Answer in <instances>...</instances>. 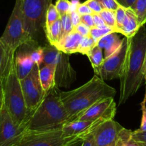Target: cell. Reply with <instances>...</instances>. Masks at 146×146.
Instances as JSON below:
<instances>
[{
	"mask_svg": "<svg viewBox=\"0 0 146 146\" xmlns=\"http://www.w3.org/2000/svg\"><path fill=\"white\" fill-rule=\"evenodd\" d=\"M146 54V27L143 26L132 38L129 46L120 80L119 105H123L135 95L144 80V64Z\"/></svg>",
	"mask_w": 146,
	"mask_h": 146,
	"instance_id": "6da1fadb",
	"label": "cell"
},
{
	"mask_svg": "<svg viewBox=\"0 0 146 146\" xmlns=\"http://www.w3.org/2000/svg\"><path fill=\"white\" fill-rule=\"evenodd\" d=\"M116 90L108 85L98 75L82 86L70 91H62L61 100L70 117V122L75 120L90 107L107 98H114Z\"/></svg>",
	"mask_w": 146,
	"mask_h": 146,
	"instance_id": "7a4b0ae2",
	"label": "cell"
},
{
	"mask_svg": "<svg viewBox=\"0 0 146 146\" xmlns=\"http://www.w3.org/2000/svg\"><path fill=\"white\" fill-rule=\"evenodd\" d=\"M60 93L56 86L46 92L40 105L28 113L25 123L27 130L46 131L62 129L66 123L70 122Z\"/></svg>",
	"mask_w": 146,
	"mask_h": 146,
	"instance_id": "3957f363",
	"label": "cell"
},
{
	"mask_svg": "<svg viewBox=\"0 0 146 146\" xmlns=\"http://www.w3.org/2000/svg\"><path fill=\"white\" fill-rule=\"evenodd\" d=\"M2 83L4 102L7 109L15 122L25 125L27 117L28 110L15 64L7 76L2 80Z\"/></svg>",
	"mask_w": 146,
	"mask_h": 146,
	"instance_id": "277c9868",
	"label": "cell"
},
{
	"mask_svg": "<svg viewBox=\"0 0 146 146\" xmlns=\"http://www.w3.org/2000/svg\"><path fill=\"white\" fill-rule=\"evenodd\" d=\"M25 28L29 36L39 43L45 35L46 14L52 0H21Z\"/></svg>",
	"mask_w": 146,
	"mask_h": 146,
	"instance_id": "5b68a950",
	"label": "cell"
},
{
	"mask_svg": "<svg viewBox=\"0 0 146 146\" xmlns=\"http://www.w3.org/2000/svg\"><path fill=\"white\" fill-rule=\"evenodd\" d=\"M42 47V64H50L54 67L55 86L58 88H69L76 80V72L70 62V54L60 51L50 44H45Z\"/></svg>",
	"mask_w": 146,
	"mask_h": 146,
	"instance_id": "8992f818",
	"label": "cell"
},
{
	"mask_svg": "<svg viewBox=\"0 0 146 146\" xmlns=\"http://www.w3.org/2000/svg\"><path fill=\"white\" fill-rule=\"evenodd\" d=\"M0 39L7 47L15 52L22 44L32 41L25 30L21 0H16L5 32Z\"/></svg>",
	"mask_w": 146,
	"mask_h": 146,
	"instance_id": "52a82bcc",
	"label": "cell"
},
{
	"mask_svg": "<svg viewBox=\"0 0 146 146\" xmlns=\"http://www.w3.org/2000/svg\"><path fill=\"white\" fill-rule=\"evenodd\" d=\"M81 139H84V137H66L63 134L62 128L46 131L27 130L16 146H67Z\"/></svg>",
	"mask_w": 146,
	"mask_h": 146,
	"instance_id": "ba28073f",
	"label": "cell"
},
{
	"mask_svg": "<svg viewBox=\"0 0 146 146\" xmlns=\"http://www.w3.org/2000/svg\"><path fill=\"white\" fill-rule=\"evenodd\" d=\"M25 125L15 122L6 106H2L0 112V146H16L27 132Z\"/></svg>",
	"mask_w": 146,
	"mask_h": 146,
	"instance_id": "9c48e42d",
	"label": "cell"
},
{
	"mask_svg": "<svg viewBox=\"0 0 146 146\" xmlns=\"http://www.w3.org/2000/svg\"><path fill=\"white\" fill-rule=\"evenodd\" d=\"M40 67L36 64H35L29 75L20 80L28 113L40 105L46 94L40 82L39 75Z\"/></svg>",
	"mask_w": 146,
	"mask_h": 146,
	"instance_id": "30bf717a",
	"label": "cell"
},
{
	"mask_svg": "<svg viewBox=\"0 0 146 146\" xmlns=\"http://www.w3.org/2000/svg\"><path fill=\"white\" fill-rule=\"evenodd\" d=\"M129 46V39L125 36L119 48L113 54L104 59L100 78L104 81H110L121 77Z\"/></svg>",
	"mask_w": 146,
	"mask_h": 146,
	"instance_id": "8fae6325",
	"label": "cell"
},
{
	"mask_svg": "<svg viewBox=\"0 0 146 146\" xmlns=\"http://www.w3.org/2000/svg\"><path fill=\"white\" fill-rule=\"evenodd\" d=\"M117 111L114 98H107L97 102L80 115L75 120H113Z\"/></svg>",
	"mask_w": 146,
	"mask_h": 146,
	"instance_id": "7c38bea8",
	"label": "cell"
},
{
	"mask_svg": "<svg viewBox=\"0 0 146 146\" xmlns=\"http://www.w3.org/2000/svg\"><path fill=\"white\" fill-rule=\"evenodd\" d=\"M123 127L114 120L102 122L94 130V146H115Z\"/></svg>",
	"mask_w": 146,
	"mask_h": 146,
	"instance_id": "4fadbf2b",
	"label": "cell"
},
{
	"mask_svg": "<svg viewBox=\"0 0 146 146\" xmlns=\"http://www.w3.org/2000/svg\"><path fill=\"white\" fill-rule=\"evenodd\" d=\"M30 42L22 44L15 52V66L19 80H23L29 75L35 64L29 54V43Z\"/></svg>",
	"mask_w": 146,
	"mask_h": 146,
	"instance_id": "5bb4252c",
	"label": "cell"
},
{
	"mask_svg": "<svg viewBox=\"0 0 146 146\" xmlns=\"http://www.w3.org/2000/svg\"><path fill=\"white\" fill-rule=\"evenodd\" d=\"M103 120H73L66 123L62 127L63 134L66 137L72 136H82L85 135L92 132L97 126L99 125Z\"/></svg>",
	"mask_w": 146,
	"mask_h": 146,
	"instance_id": "9a60e30c",
	"label": "cell"
},
{
	"mask_svg": "<svg viewBox=\"0 0 146 146\" xmlns=\"http://www.w3.org/2000/svg\"><path fill=\"white\" fill-rule=\"evenodd\" d=\"M82 37L83 36L79 33L73 30L62 38L54 47L58 50L67 54L77 53Z\"/></svg>",
	"mask_w": 146,
	"mask_h": 146,
	"instance_id": "2e32d148",
	"label": "cell"
},
{
	"mask_svg": "<svg viewBox=\"0 0 146 146\" xmlns=\"http://www.w3.org/2000/svg\"><path fill=\"white\" fill-rule=\"evenodd\" d=\"M15 51L11 50L0 39V78L3 80L15 64Z\"/></svg>",
	"mask_w": 146,
	"mask_h": 146,
	"instance_id": "e0dca14e",
	"label": "cell"
},
{
	"mask_svg": "<svg viewBox=\"0 0 146 146\" xmlns=\"http://www.w3.org/2000/svg\"><path fill=\"white\" fill-rule=\"evenodd\" d=\"M138 19L134 11L131 8H126V18L119 33L124 35L127 39L132 38L140 29Z\"/></svg>",
	"mask_w": 146,
	"mask_h": 146,
	"instance_id": "ac0fdd59",
	"label": "cell"
},
{
	"mask_svg": "<svg viewBox=\"0 0 146 146\" xmlns=\"http://www.w3.org/2000/svg\"><path fill=\"white\" fill-rule=\"evenodd\" d=\"M122 40L116 32H112L105 35L98 42L97 44L102 50H105L104 59L107 58L109 56L115 52L122 43Z\"/></svg>",
	"mask_w": 146,
	"mask_h": 146,
	"instance_id": "d6986e66",
	"label": "cell"
},
{
	"mask_svg": "<svg viewBox=\"0 0 146 146\" xmlns=\"http://www.w3.org/2000/svg\"><path fill=\"white\" fill-rule=\"evenodd\" d=\"M54 67L50 64H42L40 67L39 75L40 82L44 91L47 92L55 86Z\"/></svg>",
	"mask_w": 146,
	"mask_h": 146,
	"instance_id": "ffe728a7",
	"label": "cell"
},
{
	"mask_svg": "<svg viewBox=\"0 0 146 146\" xmlns=\"http://www.w3.org/2000/svg\"><path fill=\"white\" fill-rule=\"evenodd\" d=\"M88 57L90 61L95 75L100 77L102 64L104 62V56L102 54V50L98 45L95 46L88 54Z\"/></svg>",
	"mask_w": 146,
	"mask_h": 146,
	"instance_id": "44dd1931",
	"label": "cell"
},
{
	"mask_svg": "<svg viewBox=\"0 0 146 146\" xmlns=\"http://www.w3.org/2000/svg\"><path fill=\"white\" fill-rule=\"evenodd\" d=\"M45 36L49 44L55 46L62 37L61 20L58 19L45 29Z\"/></svg>",
	"mask_w": 146,
	"mask_h": 146,
	"instance_id": "7402d4cb",
	"label": "cell"
},
{
	"mask_svg": "<svg viewBox=\"0 0 146 146\" xmlns=\"http://www.w3.org/2000/svg\"><path fill=\"white\" fill-rule=\"evenodd\" d=\"M115 146H140L133 137V131L123 127L119 133Z\"/></svg>",
	"mask_w": 146,
	"mask_h": 146,
	"instance_id": "603a6c76",
	"label": "cell"
},
{
	"mask_svg": "<svg viewBox=\"0 0 146 146\" xmlns=\"http://www.w3.org/2000/svg\"><path fill=\"white\" fill-rule=\"evenodd\" d=\"M131 9L135 13L140 27L146 24V0H136Z\"/></svg>",
	"mask_w": 146,
	"mask_h": 146,
	"instance_id": "cb8c5ba5",
	"label": "cell"
},
{
	"mask_svg": "<svg viewBox=\"0 0 146 146\" xmlns=\"http://www.w3.org/2000/svg\"><path fill=\"white\" fill-rule=\"evenodd\" d=\"M112 32H115L114 29L109 27L107 26V25L102 27L100 28H98L95 27H92L90 29V36H92V39L94 40V41H95L97 44L98 42L99 41L101 38H102L103 36L108 35V34L112 33Z\"/></svg>",
	"mask_w": 146,
	"mask_h": 146,
	"instance_id": "d4e9b609",
	"label": "cell"
},
{
	"mask_svg": "<svg viewBox=\"0 0 146 146\" xmlns=\"http://www.w3.org/2000/svg\"><path fill=\"white\" fill-rule=\"evenodd\" d=\"M96 42L94 41L92 36L90 35L86 36H83L82 40L80 44L79 49H78V52L82 54L88 55V53L90 52V50L96 45Z\"/></svg>",
	"mask_w": 146,
	"mask_h": 146,
	"instance_id": "484cf974",
	"label": "cell"
},
{
	"mask_svg": "<svg viewBox=\"0 0 146 146\" xmlns=\"http://www.w3.org/2000/svg\"><path fill=\"white\" fill-rule=\"evenodd\" d=\"M100 15L102 19L105 22V25L108 26L109 27L112 28L115 32L116 28V16L115 12V11H110L103 9L102 12L100 13Z\"/></svg>",
	"mask_w": 146,
	"mask_h": 146,
	"instance_id": "4316f807",
	"label": "cell"
},
{
	"mask_svg": "<svg viewBox=\"0 0 146 146\" xmlns=\"http://www.w3.org/2000/svg\"><path fill=\"white\" fill-rule=\"evenodd\" d=\"M61 18L60 14L57 12L55 7V5L52 3L49 6L47 9V14H46V22H45V29L50 26H51L54 22L60 19Z\"/></svg>",
	"mask_w": 146,
	"mask_h": 146,
	"instance_id": "83f0119b",
	"label": "cell"
},
{
	"mask_svg": "<svg viewBox=\"0 0 146 146\" xmlns=\"http://www.w3.org/2000/svg\"><path fill=\"white\" fill-rule=\"evenodd\" d=\"M61 20V27H62V38L68 35L69 33L73 31L74 26L72 22L71 18H70V14L67 13L64 15L60 18Z\"/></svg>",
	"mask_w": 146,
	"mask_h": 146,
	"instance_id": "f1b7e54d",
	"label": "cell"
},
{
	"mask_svg": "<svg viewBox=\"0 0 146 146\" xmlns=\"http://www.w3.org/2000/svg\"><path fill=\"white\" fill-rule=\"evenodd\" d=\"M116 16V28L115 32L119 33V31L123 27V23L126 18V8L120 6L118 9L115 11Z\"/></svg>",
	"mask_w": 146,
	"mask_h": 146,
	"instance_id": "f546056e",
	"label": "cell"
},
{
	"mask_svg": "<svg viewBox=\"0 0 146 146\" xmlns=\"http://www.w3.org/2000/svg\"><path fill=\"white\" fill-rule=\"evenodd\" d=\"M54 5L60 17L63 16L65 14L70 13L71 2L69 0H57Z\"/></svg>",
	"mask_w": 146,
	"mask_h": 146,
	"instance_id": "4dcf8cb0",
	"label": "cell"
},
{
	"mask_svg": "<svg viewBox=\"0 0 146 146\" xmlns=\"http://www.w3.org/2000/svg\"><path fill=\"white\" fill-rule=\"evenodd\" d=\"M98 2L102 5L103 9L110 11H115V12L119 7L121 6L117 2V0H98Z\"/></svg>",
	"mask_w": 146,
	"mask_h": 146,
	"instance_id": "1f68e13d",
	"label": "cell"
},
{
	"mask_svg": "<svg viewBox=\"0 0 146 146\" xmlns=\"http://www.w3.org/2000/svg\"><path fill=\"white\" fill-rule=\"evenodd\" d=\"M141 105V110H142V118L141 123H140V126L139 129L137 130L140 132H145L146 131V91L145 94V97L143 100L140 103Z\"/></svg>",
	"mask_w": 146,
	"mask_h": 146,
	"instance_id": "d6a6232c",
	"label": "cell"
},
{
	"mask_svg": "<svg viewBox=\"0 0 146 146\" xmlns=\"http://www.w3.org/2000/svg\"><path fill=\"white\" fill-rule=\"evenodd\" d=\"M85 3L89 7L93 14H100L103 10L102 5L98 0H87L85 2Z\"/></svg>",
	"mask_w": 146,
	"mask_h": 146,
	"instance_id": "836d02e7",
	"label": "cell"
},
{
	"mask_svg": "<svg viewBox=\"0 0 146 146\" xmlns=\"http://www.w3.org/2000/svg\"><path fill=\"white\" fill-rule=\"evenodd\" d=\"M133 137L140 146H146V131L140 132L137 130H134L133 131Z\"/></svg>",
	"mask_w": 146,
	"mask_h": 146,
	"instance_id": "e575fe53",
	"label": "cell"
},
{
	"mask_svg": "<svg viewBox=\"0 0 146 146\" xmlns=\"http://www.w3.org/2000/svg\"><path fill=\"white\" fill-rule=\"evenodd\" d=\"M90 29L91 28L87 26L86 25L80 22V23L78 24L77 26H75L74 27L73 30L77 32L78 33H79L81 36H86L90 35Z\"/></svg>",
	"mask_w": 146,
	"mask_h": 146,
	"instance_id": "d590c367",
	"label": "cell"
},
{
	"mask_svg": "<svg viewBox=\"0 0 146 146\" xmlns=\"http://www.w3.org/2000/svg\"><path fill=\"white\" fill-rule=\"evenodd\" d=\"M77 12L79 13V15H80V16L85 15H92V14H93L92 11L90 9L89 7H88L85 2L82 4L80 3L78 5V8H77Z\"/></svg>",
	"mask_w": 146,
	"mask_h": 146,
	"instance_id": "8d00e7d4",
	"label": "cell"
},
{
	"mask_svg": "<svg viewBox=\"0 0 146 146\" xmlns=\"http://www.w3.org/2000/svg\"><path fill=\"white\" fill-rule=\"evenodd\" d=\"M94 130L84 137L81 146H94Z\"/></svg>",
	"mask_w": 146,
	"mask_h": 146,
	"instance_id": "74e56055",
	"label": "cell"
},
{
	"mask_svg": "<svg viewBox=\"0 0 146 146\" xmlns=\"http://www.w3.org/2000/svg\"><path fill=\"white\" fill-rule=\"evenodd\" d=\"M81 22L86 25L87 26L90 28L95 27L92 15H85L81 16Z\"/></svg>",
	"mask_w": 146,
	"mask_h": 146,
	"instance_id": "f35d334b",
	"label": "cell"
},
{
	"mask_svg": "<svg viewBox=\"0 0 146 146\" xmlns=\"http://www.w3.org/2000/svg\"><path fill=\"white\" fill-rule=\"evenodd\" d=\"M92 17H93V22L95 27L100 28L106 25L100 14H92Z\"/></svg>",
	"mask_w": 146,
	"mask_h": 146,
	"instance_id": "ab89813d",
	"label": "cell"
},
{
	"mask_svg": "<svg viewBox=\"0 0 146 146\" xmlns=\"http://www.w3.org/2000/svg\"><path fill=\"white\" fill-rule=\"evenodd\" d=\"M70 15V18H71L72 22V25L75 27V26L80 24L81 22V16L79 15L77 11H75V12H72L71 13H69Z\"/></svg>",
	"mask_w": 146,
	"mask_h": 146,
	"instance_id": "60d3db41",
	"label": "cell"
},
{
	"mask_svg": "<svg viewBox=\"0 0 146 146\" xmlns=\"http://www.w3.org/2000/svg\"><path fill=\"white\" fill-rule=\"evenodd\" d=\"M117 2L125 8H131L136 0H117Z\"/></svg>",
	"mask_w": 146,
	"mask_h": 146,
	"instance_id": "b9f144b4",
	"label": "cell"
},
{
	"mask_svg": "<svg viewBox=\"0 0 146 146\" xmlns=\"http://www.w3.org/2000/svg\"><path fill=\"white\" fill-rule=\"evenodd\" d=\"M4 105V92H3V83L2 78H0V112L2 110V106Z\"/></svg>",
	"mask_w": 146,
	"mask_h": 146,
	"instance_id": "7bdbcfd3",
	"label": "cell"
},
{
	"mask_svg": "<svg viewBox=\"0 0 146 146\" xmlns=\"http://www.w3.org/2000/svg\"><path fill=\"white\" fill-rule=\"evenodd\" d=\"M82 140H83V139H81V140H77V141L74 142V143H71V144L68 145H67V146H81V145H82Z\"/></svg>",
	"mask_w": 146,
	"mask_h": 146,
	"instance_id": "ee69618b",
	"label": "cell"
},
{
	"mask_svg": "<svg viewBox=\"0 0 146 146\" xmlns=\"http://www.w3.org/2000/svg\"><path fill=\"white\" fill-rule=\"evenodd\" d=\"M144 80L146 84V54H145V64H144Z\"/></svg>",
	"mask_w": 146,
	"mask_h": 146,
	"instance_id": "f6af8a7d",
	"label": "cell"
}]
</instances>
